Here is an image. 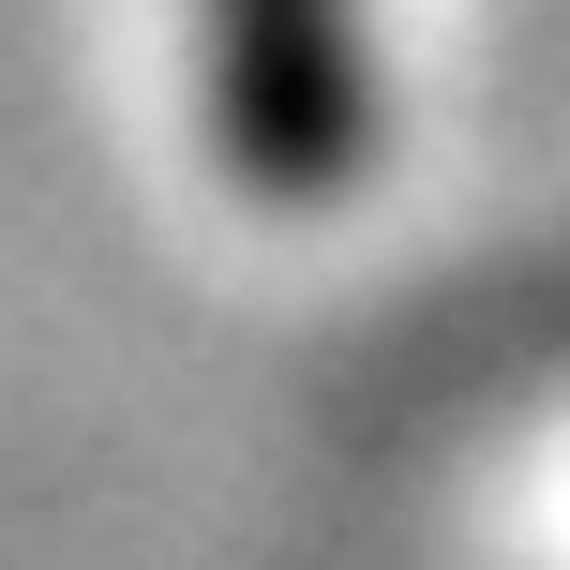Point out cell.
Wrapping results in <instances>:
<instances>
[{
  "label": "cell",
  "mask_w": 570,
  "mask_h": 570,
  "mask_svg": "<svg viewBox=\"0 0 570 570\" xmlns=\"http://www.w3.org/2000/svg\"><path fill=\"white\" fill-rule=\"evenodd\" d=\"M196 90H210L240 196H271V210L345 196V166L375 136L361 0H196Z\"/></svg>",
  "instance_id": "6da1fadb"
}]
</instances>
